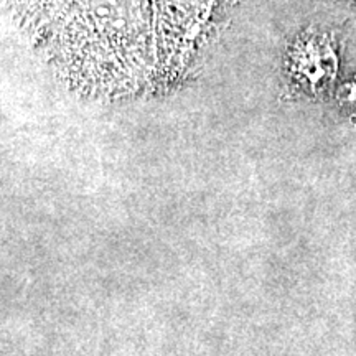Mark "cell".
Instances as JSON below:
<instances>
[{
  "mask_svg": "<svg viewBox=\"0 0 356 356\" xmlns=\"http://www.w3.org/2000/svg\"><path fill=\"white\" fill-rule=\"evenodd\" d=\"M33 47L70 86L131 96L186 73L229 0H7Z\"/></svg>",
  "mask_w": 356,
  "mask_h": 356,
  "instance_id": "6da1fadb",
  "label": "cell"
},
{
  "mask_svg": "<svg viewBox=\"0 0 356 356\" xmlns=\"http://www.w3.org/2000/svg\"><path fill=\"white\" fill-rule=\"evenodd\" d=\"M323 37H310L297 48L296 71L312 86H318L335 76L337 56Z\"/></svg>",
  "mask_w": 356,
  "mask_h": 356,
  "instance_id": "7a4b0ae2",
  "label": "cell"
}]
</instances>
